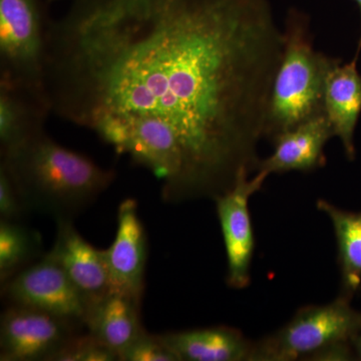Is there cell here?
<instances>
[{
  "label": "cell",
  "mask_w": 361,
  "mask_h": 361,
  "mask_svg": "<svg viewBox=\"0 0 361 361\" xmlns=\"http://www.w3.org/2000/svg\"><path fill=\"white\" fill-rule=\"evenodd\" d=\"M142 300L111 292L87 311L85 329L97 341L120 355L145 331Z\"/></svg>",
  "instance_id": "14"
},
{
  "label": "cell",
  "mask_w": 361,
  "mask_h": 361,
  "mask_svg": "<svg viewBox=\"0 0 361 361\" xmlns=\"http://www.w3.org/2000/svg\"><path fill=\"white\" fill-rule=\"evenodd\" d=\"M49 253L70 278L87 311L111 293L110 278L101 250L78 233L73 220L56 221V240Z\"/></svg>",
  "instance_id": "10"
},
{
  "label": "cell",
  "mask_w": 361,
  "mask_h": 361,
  "mask_svg": "<svg viewBox=\"0 0 361 361\" xmlns=\"http://www.w3.org/2000/svg\"><path fill=\"white\" fill-rule=\"evenodd\" d=\"M26 211L73 220L110 188L116 172L61 146L44 132L1 155Z\"/></svg>",
  "instance_id": "2"
},
{
  "label": "cell",
  "mask_w": 361,
  "mask_h": 361,
  "mask_svg": "<svg viewBox=\"0 0 361 361\" xmlns=\"http://www.w3.org/2000/svg\"><path fill=\"white\" fill-rule=\"evenodd\" d=\"M47 4L0 0V84L25 90L49 106L44 73L51 20Z\"/></svg>",
  "instance_id": "4"
},
{
  "label": "cell",
  "mask_w": 361,
  "mask_h": 361,
  "mask_svg": "<svg viewBox=\"0 0 361 361\" xmlns=\"http://www.w3.org/2000/svg\"><path fill=\"white\" fill-rule=\"evenodd\" d=\"M120 361H179L175 353L161 341L160 334L145 330L120 355Z\"/></svg>",
  "instance_id": "19"
},
{
  "label": "cell",
  "mask_w": 361,
  "mask_h": 361,
  "mask_svg": "<svg viewBox=\"0 0 361 361\" xmlns=\"http://www.w3.org/2000/svg\"><path fill=\"white\" fill-rule=\"evenodd\" d=\"M1 294L8 304L35 308L85 327L84 299L49 252L2 283Z\"/></svg>",
  "instance_id": "7"
},
{
  "label": "cell",
  "mask_w": 361,
  "mask_h": 361,
  "mask_svg": "<svg viewBox=\"0 0 361 361\" xmlns=\"http://www.w3.org/2000/svg\"><path fill=\"white\" fill-rule=\"evenodd\" d=\"M101 252L108 269L111 292L142 300L148 243L134 199H126L118 206L115 240L108 249Z\"/></svg>",
  "instance_id": "9"
},
{
  "label": "cell",
  "mask_w": 361,
  "mask_h": 361,
  "mask_svg": "<svg viewBox=\"0 0 361 361\" xmlns=\"http://www.w3.org/2000/svg\"><path fill=\"white\" fill-rule=\"evenodd\" d=\"M316 207L334 226L341 274V295L351 299L361 287V212L341 210L323 199Z\"/></svg>",
  "instance_id": "16"
},
{
  "label": "cell",
  "mask_w": 361,
  "mask_h": 361,
  "mask_svg": "<svg viewBox=\"0 0 361 361\" xmlns=\"http://www.w3.org/2000/svg\"><path fill=\"white\" fill-rule=\"evenodd\" d=\"M338 59L315 51L310 18L293 8L287 14L284 49L271 90L265 137L278 135L324 114L327 75Z\"/></svg>",
  "instance_id": "3"
},
{
  "label": "cell",
  "mask_w": 361,
  "mask_h": 361,
  "mask_svg": "<svg viewBox=\"0 0 361 361\" xmlns=\"http://www.w3.org/2000/svg\"><path fill=\"white\" fill-rule=\"evenodd\" d=\"M351 345H353V351H355L356 360H361V326L356 332L355 336H353Z\"/></svg>",
  "instance_id": "21"
},
{
  "label": "cell",
  "mask_w": 361,
  "mask_h": 361,
  "mask_svg": "<svg viewBox=\"0 0 361 361\" xmlns=\"http://www.w3.org/2000/svg\"><path fill=\"white\" fill-rule=\"evenodd\" d=\"M355 4H357L358 9H360V20H361V0H355ZM361 51V32H360V40H358V47L357 49H356V58H358L360 56V54Z\"/></svg>",
  "instance_id": "22"
},
{
  "label": "cell",
  "mask_w": 361,
  "mask_h": 361,
  "mask_svg": "<svg viewBox=\"0 0 361 361\" xmlns=\"http://www.w3.org/2000/svg\"><path fill=\"white\" fill-rule=\"evenodd\" d=\"M39 233L20 222L0 221L1 284L44 256Z\"/></svg>",
  "instance_id": "17"
},
{
  "label": "cell",
  "mask_w": 361,
  "mask_h": 361,
  "mask_svg": "<svg viewBox=\"0 0 361 361\" xmlns=\"http://www.w3.org/2000/svg\"><path fill=\"white\" fill-rule=\"evenodd\" d=\"M82 325L27 306L8 304L0 318V360L51 361Z\"/></svg>",
  "instance_id": "6"
},
{
  "label": "cell",
  "mask_w": 361,
  "mask_h": 361,
  "mask_svg": "<svg viewBox=\"0 0 361 361\" xmlns=\"http://www.w3.org/2000/svg\"><path fill=\"white\" fill-rule=\"evenodd\" d=\"M47 2L59 1V0H47Z\"/></svg>",
  "instance_id": "23"
},
{
  "label": "cell",
  "mask_w": 361,
  "mask_h": 361,
  "mask_svg": "<svg viewBox=\"0 0 361 361\" xmlns=\"http://www.w3.org/2000/svg\"><path fill=\"white\" fill-rule=\"evenodd\" d=\"M358 58L336 61L329 71L324 90V115L334 137L341 140L349 160H355V133L361 115V73Z\"/></svg>",
  "instance_id": "12"
},
{
  "label": "cell",
  "mask_w": 361,
  "mask_h": 361,
  "mask_svg": "<svg viewBox=\"0 0 361 361\" xmlns=\"http://www.w3.org/2000/svg\"><path fill=\"white\" fill-rule=\"evenodd\" d=\"M249 176L242 173L232 188L214 199L227 256V284L234 289H244L250 284L255 237L249 201L260 191L269 174L256 171L254 177Z\"/></svg>",
  "instance_id": "8"
},
{
  "label": "cell",
  "mask_w": 361,
  "mask_h": 361,
  "mask_svg": "<svg viewBox=\"0 0 361 361\" xmlns=\"http://www.w3.org/2000/svg\"><path fill=\"white\" fill-rule=\"evenodd\" d=\"M47 104L30 94L6 84H0V149L1 155L18 148L45 132Z\"/></svg>",
  "instance_id": "15"
},
{
  "label": "cell",
  "mask_w": 361,
  "mask_h": 361,
  "mask_svg": "<svg viewBox=\"0 0 361 361\" xmlns=\"http://www.w3.org/2000/svg\"><path fill=\"white\" fill-rule=\"evenodd\" d=\"M283 49L269 0H73L49 25L45 90L166 203L214 200L257 171Z\"/></svg>",
  "instance_id": "1"
},
{
  "label": "cell",
  "mask_w": 361,
  "mask_h": 361,
  "mask_svg": "<svg viewBox=\"0 0 361 361\" xmlns=\"http://www.w3.org/2000/svg\"><path fill=\"white\" fill-rule=\"evenodd\" d=\"M339 295L325 305L300 308L276 332L255 342L252 361L312 360L325 349L351 343L361 326V312Z\"/></svg>",
  "instance_id": "5"
},
{
  "label": "cell",
  "mask_w": 361,
  "mask_h": 361,
  "mask_svg": "<svg viewBox=\"0 0 361 361\" xmlns=\"http://www.w3.org/2000/svg\"><path fill=\"white\" fill-rule=\"evenodd\" d=\"M27 213L18 190L6 169L0 166V217L2 221L20 222Z\"/></svg>",
  "instance_id": "20"
},
{
  "label": "cell",
  "mask_w": 361,
  "mask_h": 361,
  "mask_svg": "<svg viewBox=\"0 0 361 361\" xmlns=\"http://www.w3.org/2000/svg\"><path fill=\"white\" fill-rule=\"evenodd\" d=\"M334 137L324 114L310 118L274 140L272 155L260 160L257 171L268 174L298 171L311 172L326 163L324 147Z\"/></svg>",
  "instance_id": "11"
},
{
  "label": "cell",
  "mask_w": 361,
  "mask_h": 361,
  "mask_svg": "<svg viewBox=\"0 0 361 361\" xmlns=\"http://www.w3.org/2000/svg\"><path fill=\"white\" fill-rule=\"evenodd\" d=\"M118 361V355L94 336L80 334L59 350L51 361Z\"/></svg>",
  "instance_id": "18"
},
{
  "label": "cell",
  "mask_w": 361,
  "mask_h": 361,
  "mask_svg": "<svg viewBox=\"0 0 361 361\" xmlns=\"http://www.w3.org/2000/svg\"><path fill=\"white\" fill-rule=\"evenodd\" d=\"M179 361H252L255 342L229 326L160 334Z\"/></svg>",
  "instance_id": "13"
}]
</instances>
